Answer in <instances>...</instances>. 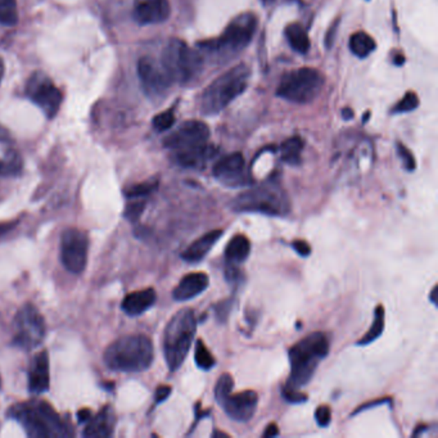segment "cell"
<instances>
[{
    "label": "cell",
    "instance_id": "41",
    "mask_svg": "<svg viewBox=\"0 0 438 438\" xmlns=\"http://www.w3.org/2000/svg\"><path fill=\"white\" fill-rule=\"evenodd\" d=\"M173 392V388L170 385H160L157 388L155 394V403H161L169 399V396Z\"/></svg>",
    "mask_w": 438,
    "mask_h": 438
},
{
    "label": "cell",
    "instance_id": "30",
    "mask_svg": "<svg viewBox=\"0 0 438 438\" xmlns=\"http://www.w3.org/2000/svg\"><path fill=\"white\" fill-rule=\"evenodd\" d=\"M194 361L197 366L202 370H211L213 366L216 365V360L212 356L207 346L204 345V342L202 339H198L196 343V350H194Z\"/></svg>",
    "mask_w": 438,
    "mask_h": 438
},
{
    "label": "cell",
    "instance_id": "31",
    "mask_svg": "<svg viewBox=\"0 0 438 438\" xmlns=\"http://www.w3.org/2000/svg\"><path fill=\"white\" fill-rule=\"evenodd\" d=\"M19 21L17 0H0V25L13 26Z\"/></svg>",
    "mask_w": 438,
    "mask_h": 438
},
{
    "label": "cell",
    "instance_id": "36",
    "mask_svg": "<svg viewBox=\"0 0 438 438\" xmlns=\"http://www.w3.org/2000/svg\"><path fill=\"white\" fill-rule=\"evenodd\" d=\"M396 149H397V155L401 160L402 166L406 171H414L417 169V161L414 158V155L410 152L409 148L403 146L402 143H397L396 144Z\"/></svg>",
    "mask_w": 438,
    "mask_h": 438
},
{
    "label": "cell",
    "instance_id": "35",
    "mask_svg": "<svg viewBox=\"0 0 438 438\" xmlns=\"http://www.w3.org/2000/svg\"><path fill=\"white\" fill-rule=\"evenodd\" d=\"M152 124H153L155 131H158V133H164V131H167L169 128H173V124H175V113H173V108L164 111L160 115H157L152 121Z\"/></svg>",
    "mask_w": 438,
    "mask_h": 438
},
{
    "label": "cell",
    "instance_id": "13",
    "mask_svg": "<svg viewBox=\"0 0 438 438\" xmlns=\"http://www.w3.org/2000/svg\"><path fill=\"white\" fill-rule=\"evenodd\" d=\"M26 94L31 101L44 111L49 119L55 117L64 101L62 92L44 73H34L26 85Z\"/></svg>",
    "mask_w": 438,
    "mask_h": 438
},
{
    "label": "cell",
    "instance_id": "17",
    "mask_svg": "<svg viewBox=\"0 0 438 438\" xmlns=\"http://www.w3.org/2000/svg\"><path fill=\"white\" fill-rule=\"evenodd\" d=\"M171 15L169 0H134L133 16L139 25H158Z\"/></svg>",
    "mask_w": 438,
    "mask_h": 438
},
{
    "label": "cell",
    "instance_id": "9",
    "mask_svg": "<svg viewBox=\"0 0 438 438\" xmlns=\"http://www.w3.org/2000/svg\"><path fill=\"white\" fill-rule=\"evenodd\" d=\"M325 79L316 68L302 67L285 73L278 85L276 95L296 104H309L319 97Z\"/></svg>",
    "mask_w": 438,
    "mask_h": 438
},
{
    "label": "cell",
    "instance_id": "11",
    "mask_svg": "<svg viewBox=\"0 0 438 438\" xmlns=\"http://www.w3.org/2000/svg\"><path fill=\"white\" fill-rule=\"evenodd\" d=\"M89 237L82 229L68 228L61 237V263L71 274H82L88 264Z\"/></svg>",
    "mask_w": 438,
    "mask_h": 438
},
{
    "label": "cell",
    "instance_id": "38",
    "mask_svg": "<svg viewBox=\"0 0 438 438\" xmlns=\"http://www.w3.org/2000/svg\"><path fill=\"white\" fill-rule=\"evenodd\" d=\"M315 420L319 424L320 427L325 428L328 427L332 421V411L327 405H320L319 408L315 411Z\"/></svg>",
    "mask_w": 438,
    "mask_h": 438
},
{
    "label": "cell",
    "instance_id": "6",
    "mask_svg": "<svg viewBox=\"0 0 438 438\" xmlns=\"http://www.w3.org/2000/svg\"><path fill=\"white\" fill-rule=\"evenodd\" d=\"M231 209L236 212L283 218L291 212V200L278 182H266L238 194L231 201Z\"/></svg>",
    "mask_w": 438,
    "mask_h": 438
},
{
    "label": "cell",
    "instance_id": "28",
    "mask_svg": "<svg viewBox=\"0 0 438 438\" xmlns=\"http://www.w3.org/2000/svg\"><path fill=\"white\" fill-rule=\"evenodd\" d=\"M302 151H303V140L301 137H289L280 146L282 160L285 164L297 166L301 164Z\"/></svg>",
    "mask_w": 438,
    "mask_h": 438
},
{
    "label": "cell",
    "instance_id": "8",
    "mask_svg": "<svg viewBox=\"0 0 438 438\" xmlns=\"http://www.w3.org/2000/svg\"><path fill=\"white\" fill-rule=\"evenodd\" d=\"M161 66L173 84H188L202 73L203 57L200 52L193 50L183 40L171 39L164 46Z\"/></svg>",
    "mask_w": 438,
    "mask_h": 438
},
{
    "label": "cell",
    "instance_id": "16",
    "mask_svg": "<svg viewBox=\"0 0 438 438\" xmlns=\"http://www.w3.org/2000/svg\"><path fill=\"white\" fill-rule=\"evenodd\" d=\"M258 405V394L255 391L231 393L220 406L227 412L230 419L246 423L254 418Z\"/></svg>",
    "mask_w": 438,
    "mask_h": 438
},
{
    "label": "cell",
    "instance_id": "4",
    "mask_svg": "<svg viewBox=\"0 0 438 438\" xmlns=\"http://www.w3.org/2000/svg\"><path fill=\"white\" fill-rule=\"evenodd\" d=\"M251 79V70L247 64H238L230 68L201 93L198 108L204 116H216L229 104L243 94Z\"/></svg>",
    "mask_w": 438,
    "mask_h": 438
},
{
    "label": "cell",
    "instance_id": "44",
    "mask_svg": "<svg viewBox=\"0 0 438 438\" xmlns=\"http://www.w3.org/2000/svg\"><path fill=\"white\" fill-rule=\"evenodd\" d=\"M263 436H264V437L265 438L276 437V436H279V428H278V426H276L275 423H272V424H269Z\"/></svg>",
    "mask_w": 438,
    "mask_h": 438
},
{
    "label": "cell",
    "instance_id": "20",
    "mask_svg": "<svg viewBox=\"0 0 438 438\" xmlns=\"http://www.w3.org/2000/svg\"><path fill=\"white\" fill-rule=\"evenodd\" d=\"M116 427V414L113 409L104 406L101 411L86 421V427L82 432V436L88 438H107L111 437Z\"/></svg>",
    "mask_w": 438,
    "mask_h": 438
},
{
    "label": "cell",
    "instance_id": "39",
    "mask_svg": "<svg viewBox=\"0 0 438 438\" xmlns=\"http://www.w3.org/2000/svg\"><path fill=\"white\" fill-rule=\"evenodd\" d=\"M283 397L291 403H301L307 401V396L305 393L300 392V390H293L288 387H283Z\"/></svg>",
    "mask_w": 438,
    "mask_h": 438
},
{
    "label": "cell",
    "instance_id": "33",
    "mask_svg": "<svg viewBox=\"0 0 438 438\" xmlns=\"http://www.w3.org/2000/svg\"><path fill=\"white\" fill-rule=\"evenodd\" d=\"M419 107V98L414 92H408L401 101L397 102L396 106L393 107L392 113H408L412 112Z\"/></svg>",
    "mask_w": 438,
    "mask_h": 438
},
{
    "label": "cell",
    "instance_id": "3",
    "mask_svg": "<svg viewBox=\"0 0 438 438\" xmlns=\"http://www.w3.org/2000/svg\"><path fill=\"white\" fill-rule=\"evenodd\" d=\"M257 17L252 13H240L229 22L224 32L216 39L198 43L200 53L227 62L239 55L255 37Z\"/></svg>",
    "mask_w": 438,
    "mask_h": 438
},
{
    "label": "cell",
    "instance_id": "43",
    "mask_svg": "<svg viewBox=\"0 0 438 438\" xmlns=\"http://www.w3.org/2000/svg\"><path fill=\"white\" fill-rule=\"evenodd\" d=\"M19 170V164H16L15 161H10V162L0 161V175H12Z\"/></svg>",
    "mask_w": 438,
    "mask_h": 438
},
{
    "label": "cell",
    "instance_id": "52",
    "mask_svg": "<svg viewBox=\"0 0 438 438\" xmlns=\"http://www.w3.org/2000/svg\"><path fill=\"white\" fill-rule=\"evenodd\" d=\"M0 388H1V377H0Z\"/></svg>",
    "mask_w": 438,
    "mask_h": 438
},
{
    "label": "cell",
    "instance_id": "2",
    "mask_svg": "<svg viewBox=\"0 0 438 438\" xmlns=\"http://www.w3.org/2000/svg\"><path fill=\"white\" fill-rule=\"evenodd\" d=\"M153 359V343L144 334L119 338L104 352V363L108 369L122 373L144 372L151 368Z\"/></svg>",
    "mask_w": 438,
    "mask_h": 438
},
{
    "label": "cell",
    "instance_id": "34",
    "mask_svg": "<svg viewBox=\"0 0 438 438\" xmlns=\"http://www.w3.org/2000/svg\"><path fill=\"white\" fill-rule=\"evenodd\" d=\"M146 203L143 198H135V200H130V202L125 209L124 216L131 221V222H137L140 219V216L143 215V212L146 210Z\"/></svg>",
    "mask_w": 438,
    "mask_h": 438
},
{
    "label": "cell",
    "instance_id": "10",
    "mask_svg": "<svg viewBox=\"0 0 438 438\" xmlns=\"http://www.w3.org/2000/svg\"><path fill=\"white\" fill-rule=\"evenodd\" d=\"M13 345L23 351L37 348L46 338V320L32 303H26L19 309L13 321Z\"/></svg>",
    "mask_w": 438,
    "mask_h": 438
},
{
    "label": "cell",
    "instance_id": "1",
    "mask_svg": "<svg viewBox=\"0 0 438 438\" xmlns=\"http://www.w3.org/2000/svg\"><path fill=\"white\" fill-rule=\"evenodd\" d=\"M10 419L17 420L28 437H73V429L53 406L43 400H30L10 406Z\"/></svg>",
    "mask_w": 438,
    "mask_h": 438
},
{
    "label": "cell",
    "instance_id": "14",
    "mask_svg": "<svg viewBox=\"0 0 438 438\" xmlns=\"http://www.w3.org/2000/svg\"><path fill=\"white\" fill-rule=\"evenodd\" d=\"M137 76L143 91L152 99H160L164 97L173 85L164 67L155 62L152 57H143L139 59Z\"/></svg>",
    "mask_w": 438,
    "mask_h": 438
},
{
    "label": "cell",
    "instance_id": "46",
    "mask_svg": "<svg viewBox=\"0 0 438 438\" xmlns=\"http://www.w3.org/2000/svg\"><path fill=\"white\" fill-rule=\"evenodd\" d=\"M16 224L17 222H15V221L13 222H1L0 224V237L10 233V230L16 227Z\"/></svg>",
    "mask_w": 438,
    "mask_h": 438
},
{
    "label": "cell",
    "instance_id": "25",
    "mask_svg": "<svg viewBox=\"0 0 438 438\" xmlns=\"http://www.w3.org/2000/svg\"><path fill=\"white\" fill-rule=\"evenodd\" d=\"M285 37L289 43V46L293 50L298 52L300 55H307L310 50V37L307 35L306 28L302 26L301 23H289L285 28Z\"/></svg>",
    "mask_w": 438,
    "mask_h": 438
},
{
    "label": "cell",
    "instance_id": "7",
    "mask_svg": "<svg viewBox=\"0 0 438 438\" xmlns=\"http://www.w3.org/2000/svg\"><path fill=\"white\" fill-rule=\"evenodd\" d=\"M197 332V319L192 309L178 311L167 323L164 333V354L171 372L183 365Z\"/></svg>",
    "mask_w": 438,
    "mask_h": 438
},
{
    "label": "cell",
    "instance_id": "40",
    "mask_svg": "<svg viewBox=\"0 0 438 438\" xmlns=\"http://www.w3.org/2000/svg\"><path fill=\"white\" fill-rule=\"evenodd\" d=\"M293 249L301 256V257H309L311 255V247L306 240L297 239L292 243Z\"/></svg>",
    "mask_w": 438,
    "mask_h": 438
},
{
    "label": "cell",
    "instance_id": "22",
    "mask_svg": "<svg viewBox=\"0 0 438 438\" xmlns=\"http://www.w3.org/2000/svg\"><path fill=\"white\" fill-rule=\"evenodd\" d=\"M157 300V294L153 288H146L142 291L128 293L122 301V311L128 316H139L149 310Z\"/></svg>",
    "mask_w": 438,
    "mask_h": 438
},
{
    "label": "cell",
    "instance_id": "45",
    "mask_svg": "<svg viewBox=\"0 0 438 438\" xmlns=\"http://www.w3.org/2000/svg\"><path fill=\"white\" fill-rule=\"evenodd\" d=\"M92 415L93 411L91 409L84 408V409L77 412V420H79V423H86L88 420L92 418Z\"/></svg>",
    "mask_w": 438,
    "mask_h": 438
},
{
    "label": "cell",
    "instance_id": "49",
    "mask_svg": "<svg viewBox=\"0 0 438 438\" xmlns=\"http://www.w3.org/2000/svg\"><path fill=\"white\" fill-rule=\"evenodd\" d=\"M216 437H229L228 435H225V433H222V432H218V430H216V432H213V433H212V438H216Z\"/></svg>",
    "mask_w": 438,
    "mask_h": 438
},
{
    "label": "cell",
    "instance_id": "27",
    "mask_svg": "<svg viewBox=\"0 0 438 438\" xmlns=\"http://www.w3.org/2000/svg\"><path fill=\"white\" fill-rule=\"evenodd\" d=\"M384 318H385V311L383 306L379 305L375 307L374 319L372 323V327L363 337L357 341V346H368L382 336L384 330Z\"/></svg>",
    "mask_w": 438,
    "mask_h": 438
},
{
    "label": "cell",
    "instance_id": "18",
    "mask_svg": "<svg viewBox=\"0 0 438 438\" xmlns=\"http://www.w3.org/2000/svg\"><path fill=\"white\" fill-rule=\"evenodd\" d=\"M28 390L32 394H43L50 387V363L46 350L37 352L28 366Z\"/></svg>",
    "mask_w": 438,
    "mask_h": 438
},
{
    "label": "cell",
    "instance_id": "42",
    "mask_svg": "<svg viewBox=\"0 0 438 438\" xmlns=\"http://www.w3.org/2000/svg\"><path fill=\"white\" fill-rule=\"evenodd\" d=\"M338 26H339V19L334 21V22L332 23V26L329 28L328 32H327V35H325V46H327V48H329V49L332 48L334 40H336Z\"/></svg>",
    "mask_w": 438,
    "mask_h": 438
},
{
    "label": "cell",
    "instance_id": "50",
    "mask_svg": "<svg viewBox=\"0 0 438 438\" xmlns=\"http://www.w3.org/2000/svg\"><path fill=\"white\" fill-rule=\"evenodd\" d=\"M3 73H4V64H3V61H0V80L3 77Z\"/></svg>",
    "mask_w": 438,
    "mask_h": 438
},
{
    "label": "cell",
    "instance_id": "51",
    "mask_svg": "<svg viewBox=\"0 0 438 438\" xmlns=\"http://www.w3.org/2000/svg\"><path fill=\"white\" fill-rule=\"evenodd\" d=\"M261 1H263V4H264V6H267V4H270V3H273L274 0H261Z\"/></svg>",
    "mask_w": 438,
    "mask_h": 438
},
{
    "label": "cell",
    "instance_id": "15",
    "mask_svg": "<svg viewBox=\"0 0 438 438\" xmlns=\"http://www.w3.org/2000/svg\"><path fill=\"white\" fill-rule=\"evenodd\" d=\"M212 173L218 182L228 188H239L251 183L246 173L245 157L239 152L220 158L213 166Z\"/></svg>",
    "mask_w": 438,
    "mask_h": 438
},
{
    "label": "cell",
    "instance_id": "5",
    "mask_svg": "<svg viewBox=\"0 0 438 438\" xmlns=\"http://www.w3.org/2000/svg\"><path fill=\"white\" fill-rule=\"evenodd\" d=\"M328 352V337L321 332L311 333L293 345L288 354L291 374L285 387L301 390L312 379L321 360L327 357Z\"/></svg>",
    "mask_w": 438,
    "mask_h": 438
},
{
    "label": "cell",
    "instance_id": "47",
    "mask_svg": "<svg viewBox=\"0 0 438 438\" xmlns=\"http://www.w3.org/2000/svg\"><path fill=\"white\" fill-rule=\"evenodd\" d=\"M429 298H430V301H432V303H433L435 306H438L437 285H435V287H433V289H432V292H430V296H429Z\"/></svg>",
    "mask_w": 438,
    "mask_h": 438
},
{
    "label": "cell",
    "instance_id": "48",
    "mask_svg": "<svg viewBox=\"0 0 438 438\" xmlns=\"http://www.w3.org/2000/svg\"><path fill=\"white\" fill-rule=\"evenodd\" d=\"M393 62H394V64H399V66H401V64L405 62V57H403V55H397V57H396V58H394V61H393Z\"/></svg>",
    "mask_w": 438,
    "mask_h": 438
},
{
    "label": "cell",
    "instance_id": "21",
    "mask_svg": "<svg viewBox=\"0 0 438 438\" xmlns=\"http://www.w3.org/2000/svg\"><path fill=\"white\" fill-rule=\"evenodd\" d=\"M221 237H222V230L220 229L211 230L204 236L196 239L192 245L182 254V258L185 263H189V264L201 263L202 260L209 255V252L215 247V245L219 242Z\"/></svg>",
    "mask_w": 438,
    "mask_h": 438
},
{
    "label": "cell",
    "instance_id": "24",
    "mask_svg": "<svg viewBox=\"0 0 438 438\" xmlns=\"http://www.w3.org/2000/svg\"><path fill=\"white\" fill-rule=\"evenodd\" d=\"M251 254V242L243 234H237L229 240L225 248V263L227 265L239 266L243 264Z\"/></svg>",
    "mask_w": 438,
    "mask_h": 438
},
{
    "label": "cell",
    "instance_id": "26",
    "mask_svg": "<svg viewBox=\"0 0 438 438\" xmlns=\"http://www.w3.org/2000/svg\"><path fill=\"white\" fill-rule=\"evenodd\" d=\"M348 46L352 55H356L359 58H366L374 52L377 44H375L374 39L369 34H366L364 31H357L350 37Z\"/></svg>",
    "mask_w": 438,
    "mask_h": 438
},
{
    "label": "cell",
    "instance_id": "32",
    "mask_svg": "<svg viewBox=\"0 0 438 438\" xmlns=\"http://www.w3.org/2000/svg\"><path fill=\"white\" fill-rule=\"evenodd\" d=\"M234 388V379L229 373H224L219 378L218 383L215 385V399L221 403L228 396L233 393Z\"/></svg>",
    "mask_w": 438,
    "mask_h": 438
},
{
    "label": "cell",
    "instance_id": "37",
    "mask_svg": "<svg viewBox=\"0 0 438 438\" xmlns=\"http://www.w3.org/2000/svg\"><path fill=\"white\" fill-rule=\"evenodd\" d=\"M233 306H234L233 298H228V300H224V301L216 303L213 310H215V316H216V319H218L219 323H225L228 320Z\"/></svg>",
    "mask_w": 438,
    "mask_h": 438
},
{
    "label": "cell",
    "instance_id": "29",
    "mask_svg": "<svg viewBox=\"0 0 438 438\" xmlns=\"http://www.w3.org/2000/svg\"><path fill=\"white\" fill-rule=\"evenodd\" d=\"M158 188V180L151 179L146 180L143 183L134 184L130 185L126 189H124V196L128 200H135V198H144L146 196L152 194Z\"/></svg>",
    "mask_w": 438,
    "mask_h": 438
},
{
    "label": "cell",
    "instance_id": "23",
    "mask_svg": "<svg viewBox=\"0 0 438 438\" xmlns=\"http://www.w3.org/2000/svg\"><path fill=\"white\" fill-rule=\"evenodd\" d=\"M216 152H218L216 148L207 143L206 146L196 148L192 151L173 153V160L176 164L185 169H200L207 164L211 158L216 155Z\"/></svg>",
    "mask_w": 438,
    "mask_h": 438
},
{
    "label": "cell",
    "instance_id": "12",
    "mask_svg": "<svg viewBox=\"0 0 438 438\" xmlns=\"http://www.w3.org/2000/svg\"><path fill=\"white\" fill-rule=\"evenodd\" d=\"M209 126L198 120H191L185 121L183 125H180L169 137H164V146L173 153H182L206 146L209 143Z\"/></svg>",
    "mask_w": 438,
    "mask_h": 438
},
{
    "label": "cell",
    "instance_id": "19",
    "mask_svg": "<svg viewBox=\"0 0 438 438\" xmlns=\"http://www.w3.org/2000/svg\"><path fill=\"white\" fill-rule=\"evenodd\" d=\"M210 285V278L206 273H189L182 278L175 287L173 297L175 301L187 302L198 297Z\"/></svg>",
    "mask_w": 438,
    "mask_h": 438
}]
</instances>
